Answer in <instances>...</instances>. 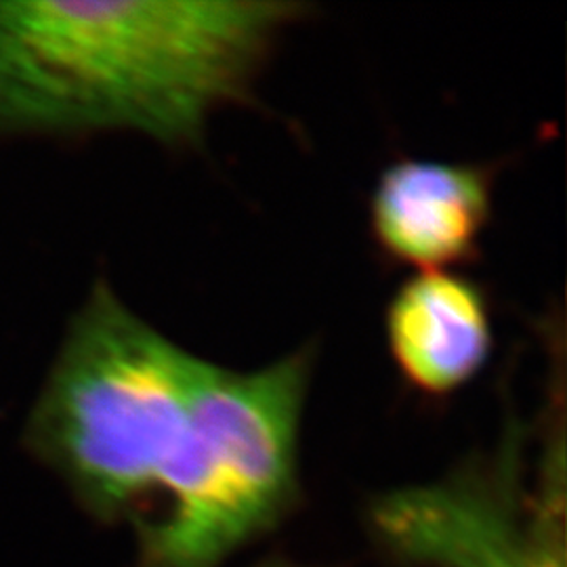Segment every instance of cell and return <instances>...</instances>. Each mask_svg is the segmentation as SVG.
<instances>
[{
    "mask_svg": "<svg viewBox=\"0 0 567 567\" xmlns=\"http://www.w3.org/2000/svg\"><path fill=\"white\" fill-rule=\"evenodd\" d=\"M316 347L257 368L198 355L182 450L143 538V567H219L295 501Z\"/></svg>",
    "mask_w": 567,
    "mask_h": 567,
    "instance_id": "3957f363",
    "label": "cell"
},
{
    "mask_svg": "<svg viewBox=\"0 0 567 567\" xmlns=\"http://www.w3.org/2000/svg\"><path fill=\"white\" fill-rule=\"evenodd\" d=\"M385 540L435 567H564L548 538L517 524L503 477L482 471L408 489L389 513Z\"/></svg>",
    "mask_w": 567,
    "mask_h": 567,
    "instance_id": "5b68a950",
    "label": "cell"
},
{
    "mask_svg": "<svg viewBox=\"0 0 567 567\" xmlns=\"http://www.w3.org/2000/svg\"><path fill=\"white\" fill-rule=\"evenodd\" d=\"M492 166L402 158L372 187L368 224L386 261L426 271H456L480 255L494 215Z\"/></svg>",
    "mask_w": 567,
    "mask_h": 567,
    "instance_id": "277c9868",
    "label": "cell"
},
{
    "mask_svg": "<svg viewBox=\"0 0 567 567\" xmlns=\"http://www.w3.org/2000/svg\"><path fill=\"white\" fill-rule=\"evenodd\" d=\"M385 341L410 389L437 400L463 391L494 353L484 288L458 271L410 276L386 305Z\"/></svg>",
    "mask_w": 567,
    "mask_h": 567,
    "instance_id": "8992f818",
    "label": "cell"
},
{
    "mask_svg": "<svg viewBox=\"0 0 567 567\" xmlns=\"http://www.w3.org/2000/svg\"><path fill=\"white\" fill-rule=\"evenodd\" d=\"M311 7L295 0L0 2V142H203Z\"/></svg>",
    "mask_w": 567,
    "mask_h": 567,
    "instance_id": "6da1fadb",
    "label": "cell"
},
{
    "mask_svg": "<svg viewBox=\"0 0 567 567\" xmlns=\"http://www.w3.org/2000/svg\"><path fill=\"white\" fill-rule=\"evenodd\" d=\"M196 360L97 280L63 330L23 442L84 507L126 513L161 496L187 429Z\"/></svg>",
    "mask_w": 567,
    "mask_h": 567,
    "instance_id": "7a4b0ae2",
    "label": "cell"
}]
</instances>
